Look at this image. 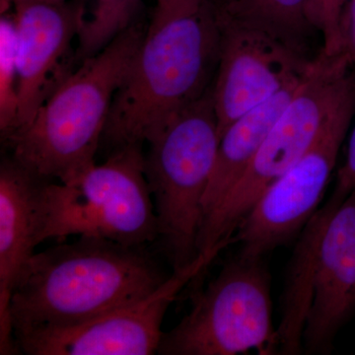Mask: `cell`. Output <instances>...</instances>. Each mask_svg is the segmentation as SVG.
<instances>
[{
	"mask_svg": "<svg viewBox=\"0 0 355 355\" xmlns=\"http://www.w3.org/2000/svg\"><path fill=\"white\" fill-rule=\"evenodd\" d=\"M146 142L144 172L157 216V240L176 270L200 254L203 198L220 142L211 90L173 114Z\"/></svg>",
	"mask_w": 355,
	"mask_h": 355,
	"instance_id": "cell-5",
	"label": "cell"
},
{
	"mask_svg": "<svg viewBox=\"0 0 355 355\" xmlns=\"http://www.w3.org/2000/svg\"><path fill=\"white\" fill-rule=\"evenodd\" d=\"M209 0H169L163 4H156V6H200L205 4Z\"/></svg>",
	"mask_w": 355,
	"mask_h": 355,
	"instance_id": "cell-21",
	"label": "cell"
},
{
	"mask_svg": "<svg viewBox=\"0 0 355 355\" xmlns=\"http://www.w3.org/2000/svg\"><path fill=\"white\" fill-rule=\"evenodd\" d=\"M13 7L19 98L16 132L33 120L70 73H64V60L86 18L83 6L67 0H34Z\"/></svg>",
	"mask_w": 355,
	"mask_h": 355,
	"instance_id": "cell-12",
	"label": "cell"
},
{
	"mask_svg": "<svg viewBox=\"0 0 355 355\" xmlns=\"http://www.w3.org/2000/svg\"><path fill=\"white\" fill-rule=\"evenodd\" d=\"M44 241L88 236L128 246L158 239V220L144 172L142 146L121 147L102 164L67 183L48 180L44 190Z\"/></svg>",
	"mask_w": 355,
	"mask_h": 355,
	"instance_id": "cell-7",
	"label": "cell"
},
{
	"mask_svg": "<svg viewBox=\"0 0 355 355\" xmlns=\"http://www.w3.org/2000/svg\"><path fill=\"white\" fill-rule=\"evenodd\" d=\"M308 4L309 0H220L212 6L223 17L272 33L302 50L306 35L313 28Z\"/></svg>",
	"mask_w": 355,
	"mask_h": 355,
	"instance_id": "cell-15",
	"label": "cell"
},
{
	"mask_svg": "<svg viewBox=\"0 0 355 355\" xmlns=\"http://www.w3.org/2000/svg\"><path fill=\"white\" fill-rule=\"evenodd\" d=\"M270 277L263 258L237 254L195 299L190 312L163 334L160 355H237L275 350Z\"/></svg>",
	"mask_w": 355,
	"mask_h": 355,
	"instance_id": "cell-8",
	"label": "cell"
},
{
	"mask_svg": "<svg viewBox=\"0 0 355 355\" xmlns=\"http://www.w3.org/2000/svg\"><path fill=\"white\" fill-rule=\"evenodd\" d=\"M146 34L132 24L65 77L27 125L7 137L11 157L38 176L67 183L95 164L116 91Z\"/></svg>",
	"mask_w": 355,
	"mask_h": 355,
	"instance_id": "cell-3",
	"label": "cell"
},
{
	"mask_svg": "<svg viewBox=\"0 0 355 355\" xmlns=\"http://www.w3.org/2000/svg\"><path fill=\"white\" fill-rule=\"evenodd\" d=\"M347 0H309L308 16L313 28L323 36L327 55L342 53V20Z\"/></svg>",
	"mask_w": 355,
	"mask_h": 355,
	"instance_id": "cell-18",
	"label": "cell"
},
{
	"mask_svg": "<svg viewBox=\"0 0 355 355\" xmlns=\"http://www.w3.org/2000/svg\"><path fill=\"white\" fill-rule=\"evenodd\" d=\"M48 179L12 157L0 167V354H17L9 306L13 292L44 242V190Z\"/></svg>",
	"mask_w": 355,
	"mask_h": 355,
	"instance_id": "cell-13",
	"label": "cell"
},
{
	"mask_svg": "<svg viewBox=\"0 0 355 355\" xmlns=\"http://www.w3.org/2000/svg\"><path fill=\"white\" fill-rule=\"evenodd\" d=\"M216 15L219 51L211 94L221 137L243 114L302 81L313 60L272 33Z\"/></svg>",
	"mask_w": 355,
	"mask_h": 355,
	"instance_id": "cell-11",
	"label": "cell"
},
{
	"mask_svg": "<svg viewBox=\"0 0 355 355\" xmlns=\"http://www.w3.org/2000/svg\"><path fill=\"white\" fill-rule=\"evenodd\" d=\"M355 69L345 55L321 51L297 92L275 123L253 160L216 209L203 220L198 254L235 236L263 191L286 174L316 142L350 84Z\"/></svg>",
	"mask_w": 355,
	"mask_h": 355,
	"instance_id": "cell-6",
	"label": "cell"
},
{
	"mask_svg": "<svg viewBox=\"0 0 355 355\" xmlns=\"http://www.w3.org/2000/svg\"><path fill=\"white\" fill-rule=\"evenodd\" d=\"M25 1H34V0H0V10H1V14L8 12L15 4Z\"/></svg>",
	"mask_w": 355,
	"mask_h": 355,
	"instance_id": "cell-22",
	"label": "cell"
},
{
	"mask_svg": "<svg viewBox=\"0 0 355 355\" xmlns=\"http://www.w3.org/2000/svg\"><path fill=\"white\" fill-rule=\"evenodd\" d=\"M303 80L287 86L226 128L220 137L216 164L203 198L202 222L246 171L266 135L284 113Z\"/></svg>",
	"mask_w": 355,
	"mask_h": 355,
	"instance_id": "cell-14",
	"label": "cell"
},
{
	"mask_svg": "<svg viewBox=\"0 0 355 355\" xmlns=\"http://www.w3.org/2000/svg\"><path fill=\"white\" fill-rule=\"evenodd\" d=\"M140 0H95L90 18H86L78 35L76 58L83 62L108 46L133 24Z\"/></svg>",
	"mask_w": 355,
	"mask_h": 355,
	"instance_id": "cell-16",
	"label": "cell"
},
{
	"mask_svg": "<svg viewBox=\"0 0 355 355\" xmlns=\"http://www.w3.org/2000/svg\"><path fill=\"white\" fill-rule=\"evenodd\" d=\"M219 26L210 0L200 6H156L103 139L114 149L142 146L173 114L202 97L217 65Z\"/></svg>",
	"mask_w": 355,
	"mask_h": 355,
	"instance_id": "cell-2",
	"label": "cell"
},
{
	"mask_svg": "<svg viewBox=\"0 0 355 355\" xmlns=\"http://www.w3.org/2000/svg\"><path fill=\"white\" fill-rule=\"evenodd\" d=\"M234 239L224 240L198 254L190 265L173 270L164 284L141 300L83 323L33 329L14 335L18 354L28 355L157 354L162 324L180 292Z\"/></svg>",
	"mask_w": 355,
	"mask_h": 355,
	"instance_id": "cell-9",
	"label": "cell"
},
{
	"mask_svg": "<svg viewBox=\"0 0 355 355\" xmlns=\"http://www.w3.org/2000/svg\"><path fill=\"white\" fill-rule=\"evenodd\" d=\"M342 53L355 69V0H347L342 20Z\"/></svg>",
	"mask_w": 355,
	"mask_h": 355,
	"instance_id": "cell-20",
	"label": "cell"
},
{
	"mask_svg": "<svg viewBox=\"0 0 355 355\" xmlns=\"http://www.w3.org/2000/svg\"><path fill=\"white\" fill-rule=\"evenodd\" d=\"M355 114V79L313 146L263 191L235 233L244 258H263L306 226L323 198Z\"/></svg>",
	"mask_w": 355,
	"mask_h": 355,
	"instance_id": "cell-10",
	"label": "cell"
},
{
	"mask_svg": "<svg viewBox=\"0 0 355 355\" xmlns=\"http://www.w3.org/2000/svg\"><path fill=\"white\" fill-rule=\"evenodd\" d=\"M355 188V125L349 135L347 156L336 174V188L331 198L343 202Z\"/></svg>",
	"mask_w": 355,
	"mask_h": 355,
	"instance_id": "cell-19",
	"label": "cell"
},
{
	"mask_svg": "<svg viewBox=\"0 0 355 355\" xmlns=\"http://www.w3.org/2000/svg\"><path fill=\"white\" fill-rule=\"evenodd\" d=\"M167 1H169V0H156V4H163Z\"/></svg>",
	"mask_w": 355,
	"mask_h": 355,
	"instance_id": "cell-23",
	"label": "cell"
},
{
	"mask_svg": "<svg viewBox=\"0 0 355 355\" xmlns=\"http://www.w3.org/2000/svg\"><path fill=\"white\" fill-rule=\"evenodd\" d=\"M295 249L277 349L324 354L355 311V188L315 212Z\"/></svg>",
	"mask_w": 355,
	"mask_h": 355,
	"instance_id": "cell-4",
	"label": "cell"
},
{
	"mask_svg": "<svg viewBox=\"0 0 355 355\" xmlns=\"http://www.w3.org/2000/svg\"><path fill=\"white\" fill-rule=\"evenodd\" d=\"M146 249L79 236L35 253L11 297L13 336L83 323L150 295L170 275Z\"/></svg>",
	"mask_w": 355,
	"mask_h": 355,
	"instance_id": "cell-1",
	"label": "cell"
},
{
	"mask_svg": "<svg viewBox=\"0 0 355 355\" xmlns=\"http://www.w3.org/2000/svg\"><path fill=\"white\" fill-rule=\"evenodd\" d=\"M0 19V130L3 139L17 127L19 98L15 30L11 14Z\"/></svg>",
	"mask_w": 355,
	"mask_h": 355,
	"instance_id": "cell-17",
	"label": "cell"
}]
</instances>
